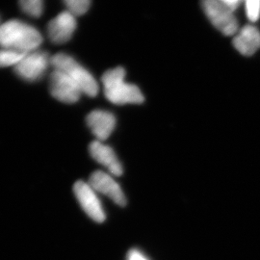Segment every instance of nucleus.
Masks as SVG:
<instances>
[{
  "mask_svg": "<svg viewBox=\"0 0 260 260\" xmlns=\"http://www.w3.org/2000/svg\"><path fill=\"white\" fill-rule=\"evenodd\" d=\"M43 37L36 28L19 19H11L0 25V47L29 53L37 50Z\"/></svg>",
  "mask_w": 260,
  "mask_h": 260,
  "instance_id": "obj_1",
  "label": "nucleus"
},
{
  "mask_svg": "<svg viewBox=\"0 0 260 260\" xmlns=\"http://www.w3.org/2000/svg\"><path fill=\"white\" fill-rule=\"evenodd\" d=\"M87 124L98 141L107 139L116 126L115 116L108 111L93 110L87 116Z\"/></svg>",
  "mask_w": 260,
  "mask_h": 260,
  "instance_id": "obj_10",
  "label": "nucleus"
},
{
  "mask_svg": "<svg viewBox=\"0 0 260 260\" xmlns=\"http://www.w3.org/2000/svg\"><path fill=\"white\" fill-rule=\"evenodd\" d=\"M26 53L0 47V68L18 65Z\"/></svg>",
  "mask_w": 260,
  "mask_h": 260,
  "instance_id": "obj_13",
  "label": "nucleus"
},
{
  "mask_svg": "<svg viewBox=\"0 0 260 260\" xmlns=\"http://www.w3.org/2000/svg\"><path fill=\"white\" fill-rule=\"evenodd\" d=\"M49 85L51 95L61 103H77L83 93L69 75L58 70L51 73Z\"/></svg>",
  "mask_w": 260,
  "mask_h": 260,
  "instance_id": "obj_6",
  "label": "nucleus"
},
{
  "mask_svg": "<svg viewBox=\"0 0 260 260\" xmlns=\"http://www.w3.org/2000/svg\"><path fill=\"white\" fill-rule=\"evenodd\" d=\"M225 5H228L229 7H231L232 9L235 10L240 4L241 0H221Z\"/></svg>",
  "mask_w": 260,
  "mask_h": 260,
  "instance_id": "obj_18",
  "label": "nucleus"
},
{
  "mask_svg": "<svg viewBox=\"0 0 260 260\" xmlns=\"http://www.w3.org/2000/svg\"><path fill=\"white\" fill-rule=\"evenodd\" d=\"M203 9L215 27L225 36H233L238 32V21L234 10L221 0H203Z\"/></svg>",
  "mask_w": 260,
  "mask_h": 260,
  "instance_id": "obj_4",
  "label": "nucleus"
},
{
  "mask_svg": "<svg viewBox=\"0 0 260 260\" xmlns=\"http://www.w3.org/2000/svg\"><path fill=\"white\" fill-rule=\"evenodd\" d=\"M124 78L125 70L122 67H117L103 74L102 80L106 99L117 105L144 103L145 99L139 88L125 82Z\"/></svg>",
  "mask_w": 260,
  "mask_h": 260,
  "instance_id": "obj_2",
  "label": "nucleus"
},
{
  "mask_svg": "<svg viewBox=\"0 0 260 260\" xmlns=\"http://www.w3.org/2000/svg\"><path fill=\"white\" fill-rule=\"evenodd\" d=\"M0 25H1V22H0Z\"/></svg>",
  "mask_w": 260,
  "mask_h": 260,
  "instance_id": "obj_19",
  "label": "nucleus"
},
{
  "mask_svg": "<svg viewBox=\"0 0 260 260\" xmlns=\"http://www.w3.org/2000/svg\"><path fill=\"white\" fill-rule=\"evenodd\" d=\"M51 66L54 70L61 71L69 75L77 84L82 93L91 98L98 95L100 87L96 80L74 57L66 53H57L51 56Z\"/></svg>",
  "mask_w": 260,
  "mask_h": 260,
  "instance_id": "obj_3",
  "label": "nucleus"
},
{
  "mask_svg": "<svg viewBox=\"0 0 260 260\" xmlns=\"http://www.w3.org/2000/svg\"><path fill=\"white\" fill-rule=\"evenodd\" d=\"M19 6L29 17L40 18L44 11V0H19Z\"/></svg>",
  "mask_w": 260,
  "mask_h": 260,
  "instance_id": "obj_14",
  "label": "nucleus"
},
{
  "mask_svg": "<svg viewBox=\"0 0 260 260\" xmlns=\"http://www.w3.org/2000/svg\"><path fill=\"white\" fill-rule=\"evenodd\" d=\"M77 26L76 17L69 11H64L47 24V36L56 45L69 42Z\"/></svg>",
  "mask_w": 260,
  "mask_h": 260,
  "instance_id": "obj_8",
  "label": "nucleus"
},
{
  "mask_svg": "<svg viewBox=\"0 0 260 260\" xmlns=\"http://www.w3.org/2000/svg\"><path fill=\"white\" fill-rule=\"evenodd\" d=\"M49 65H51V57L46 51L37 49L26 53L19 64L14 67V71L22 80L35 82L45 75Z\"/></svg>",
  "mask_w": 260,
  "mask_h": 260,
  "instance_id": "obj_5",
  "label": "nucleus"
},
{
  "mask_svg": "<svg viewBox=\"0 0 260 260\" xmlns=\"http://www.w3.org/2000/svg\"><path fill=\"white\" fill-rule=\"evenodd\" d=\"M89 184L103 195L107 196L116 205L125 206L126 199L120 185L108 174L101 171L94 172L90 177Z\"/></svg>",
  "mask_w": 260,
  "mask_h": 260,
  "instance_id": "obj_9",
  "label": "nucleus"
},
{
  "mask_svg": "<svg viewBox=\"0 0 260 260\" xmlns=\"http://www.w3.org/2000/svg\"><path fill=\"white\" fill-rule=\"evenodd\" d=\"M233 46L243 55L254 54L260 48L259 30L253 25L244 26L235 34Z\"/></svg>",
  "mask_w": 260,
  "mask_h": 260,
  "instance_id": "obj_12",
  "label": "nucleus"
},
{
  "mask_svg": "<svg viewBox=\"0 0 260 260\" xmlns=\"http://www.w3.org/2000/svg\"><path fill=\"white\" fill-rule=\"evenodd\" d=\"M90 153L92 157L107 168L112 175L116 177H120L123 173V169L121 162L117 157L115 151L109 146L104 145L101 141H93L90 145Z\"/></svg>",
  "mask_w": 260,
  "mask_h": 260,
  "instance_id": "obj_11",
  "label": "nucleus"
},
{
  "mask_svg": "<svg viewBox=\"0 0 260 260\" xmlns=\"http://www.w3.org/2000/svg\"><path fill=\"white\" fill-rule=\"evenodd\" d=\"M247 17L251 21H256L260 16V0H244Z\"/></svg>",
  "mask_w": 260,
  "mask_h": 260,
  "instance_id": "obj_16",
  "label": "nucleus"
},
{
  "mask_svg": "<svg viewBox=\"0 0 260 260\" xmlns=\"http://www.w3.org/2000/svg\"><path fill=\"white\" fill-rule=\"evenodd\" d=\"M127 260H149L141 251L131 250L127 254Z\"/></svg>",
  "mask_w": 260,
  "mask_h": 260,
  "instance_id": "obj_17",
  "label": "nucleus"
},
{
  "mask_svg": "<svg viewBox=\"0 0 260 260\" xmlns=\"http://www.w3.org/2000/svg\"><path fill=\"white\" fill-rule=\"evenodd\" d=\"M67 11L75 17L82 16L88 12L91 5V0H63Z\"/></svg>",
  "mask_w": 260,
  "mask_h": 260,
  "instance_id": "obj_15",
  "label": "nucleus"
},
{
  "mask_svg": "<svg viewBox=\"0 0 260 260\" xmlns=\"http://www.w3.org/2000/svg\"><path fill=\"white\" fill-rule=\"evenodd\" d=\"M74 192L84 211L91 219L96 223L104 222L105 213L92 186L84 181H77L74 186Z\"/></svg>",
  "mask_w": 260,
  "mask_h": 260,
  "instance_id": "obj_7",
  "label": "nucleus"
}]
</instances>
